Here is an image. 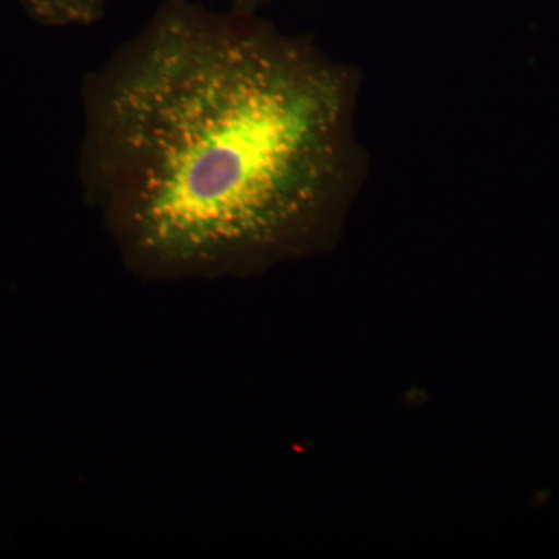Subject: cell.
Wrapping results in <instances>:
<instances>
[{
  "mask_svg": "<svg viewBox=\"0 0 559 559\" xmlns=\"http://www.w3.org/2000/svg\"><path fill=\"white\" fill-rule=\"evenodd\" d=\"M79 175L145 282L246 277L333 238L352 178L348 80L257 14L164 0L81 87Z\"/></svg>",
  "mask_w": 559,
  "mask_h": 559,
  "instance_id": "1",
  "label": "cell"
},
{
  "mask_svg": "<svg viewBox=\"0 0 559 559\" xmlns=\"http://www.w3.org/2000/svg\"><path fill=\"white\" fill-rule=\"evenodd\" d=\"M44 27H90L105 16L106 0H17Z\"/></svg>",
  "mask_w": 559,
  "mask_h": 559,
  "instance_id": "2",
  "label": "cell"
},
{
  "mask_svg": "<svg viewBox=\"0 0 559 559\" xmlns=\"http://www.w3.org/2000/svg\"><path fill=\"white\" fill-rule=\"evenodd\" d=\"M229 9L240 11V13L257 14L261 7L270 3L271 0H227Z\"/></svg>",
  "mask_w": 559,
  "mask_h": 559,
  "instance_id": "3",
  "label": "cell"
}]
</instances>
